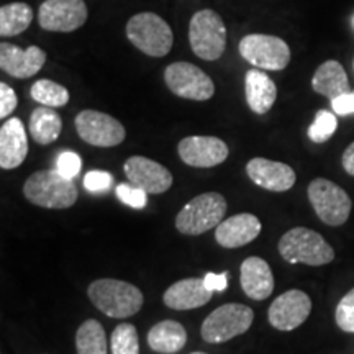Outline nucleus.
I'll return each mask as SVG.
<instances>
[{
    "label": "nucleus",
    "mask_w": 354,
    "mask_h": 354,
    "mask_svg": "<svg viewBox=\"0 0 354 354\" xmlns=\"http://www.w3.org/2000/svg\"><path fill=\"white\" fill-rule=\"evenodd\" d=\"M253 310L243 304H225L215 308L202 323L203 342L220 344L236 338L253 325Z\"/></svg>",
    "instance_id": "7"
},
{
    "label": "nucleus",
    "mask_w": 354,
    "mask_h": 354,
    "mask_svg": "<svg viewBox=\"0 0 354 354\" xmlns=\"http://www.w3.org/2000/svg\"><path fill=\"white\" fill-rule=\"evenodd\" d=\"M77 354H107L109 342L104 326L97 320H86L76 333Z\"/></svg>",
    "instance_id": "27"
},
{
    "label": "nucleus",
    "mask_w": 354,
    "mask_h": 354,
    "mask_svg": "<svg viewBox=\"0 0 354 354\" xmlns=\"http://www.w3.org/2000/svg\"><path fill=\"white\" fill-rule=\"evenodd\" d=\"M185 343H187V331L179 322L174 320L159 322L148 333L149 348L161 354L179 353Z\"/></svg>",
    "instance_id": "24"
},
{
    "label": "nucleus",
    "mask_w": 354,
    "mask_h": 354,
    "mask_svg": "<svg viewBox=\"0 0 354 354\" xmlns=\"http://www.w3.org/2000/svg\"><path fill=\"white\" fill-rule=\"evenodd\" d=\"M240 55L258 69L282 71L290 63V48L274 35H246L240 41Z\"/></svg>",
    "instance_id": "9"
},
{
    "label": "nucleus",
    "mask_w": 354,
    "mask_h": 354,
    "mask_svg": "<svg viewBox=\"0 0 354 354\" xmlns=\"http://www.w3.org/2000/svg\"><path fill=\"white\" fill-rule=\"evenodd\" d=\"M177 153L187 166L215 167L228 158V145L216 136H187L180 140Z\"/></svg>",
    "instance_id": "15"
},
{
    "label": "nucleus",
    "mask_w": 354,
    "mask_h": 354,
    "mask_svg": "<svg viewBox=\"0 0 354 354\" xmlns=\"http://www.w3.org/2000/svg\"><path fill=\"white\" fill-rule=\"evenodd\" d=\"M127 37L135 48L151 57H162L174 43L171 26L153 12L133 15L127 24Z\"/></svg>",
    "instance_id": "6"
},
{
    "label": "nucleus",
    "mask_w": 354,
    "mask_h": 354,
    "mask_svg": "<svg viewBox=\"0 0 354 354\" xmlns=\"http://www.w3.org/2000/svg\"><path fill=\"white\" fill-rule=\"evenodd\" d=\"M312 87L317 94L328 97L330 100L336 97L348 94L349 92V81L346 76V71L338 61L330 59L318 66L312 77Z\"/></svg>",
    "instance_id": "23"
},
{
    "label": "nucleus",
    "mask_w": 354,
    "mask_h": 354,
    "mask_svg": "<svg viewBox=\"0 0 354 354\" xmlns=\"http://www.w3.org/2000/svg\"><path fill=\"white\" fill-rule=\"evenodd\" d=\"M28 154V138L20 118H8L0 128V167L15 169Z\"/></svg>",
    "instance_id": "19"
},
{
    "label": "nucleus",
    "mask_w": 354,
    "mask_h": 354,
    "mask_svg": "<svg viewBox=\"0 0 354 354\" xmlns=\"http://www.w3.org/2000/svg\"><path fill=\"white\" fill-rule=\"evenodd\" d=\"M88 299L104 315L128 318L143 307V294L138 287L118 279H97L87 289Z\"/></svg>",
    "instance_id": "1"
},
{
    "label": "nucleus",
    "mask_w": 354,
    "mask_h": 354,
    "mask_svg": "<svg viewBox=\"0 0 354 354\" xmlns=\"http://www.w3.org/2000/svg\"><path fill=\"white\" fill-rule=\"evenodd\" d=\"M123 171L128 180L145 192L158 196L165 194L172 185L171 171L153 159L145 156H131L123 165Z\"/></svg>",
    "instance_id": "14"
},
{
    "label": "nucleus",
    "mask_w": 354,
    "mask_h": 354,
    "mask_svg": "<svg viewBox=\"0 0 354 354\" xmlns=\"http://www.w3.org/2000/svg\"><path fill=\"white\" fill-rule=\"evenodd\" d=\"M113 177L107 171H91L87 172L86 177H84V187H86L88 192H107V190L112 187Z\"/></svg>",
    "instance_id": "33"
},
{
    "label": "nucleus",
    "mask_w": 354,
    "mask_h": 354,
    "mask_svg": "<svg viewBox=\"0 0 354 354\" xmlns=\"http://www.w3.org/2000/svg\"><path fill=\"white\" fill-rule=\"evenodd\" d=\"M312 312V300L304 290L290 289L281 294L268 310L269 323L279 331L299 328Z\"/></svg>",
    "instance_id": "13"
},
{
    "label": "nucleus",
    "mask_w": 354,
    "mask_h": 354,
    "mask_svg": "<svg viewBox=\"0 0 354 354\" xmlns=\"http://www.w3.org/2000/svg\"><path fill=\"white\" fill-rule=\"evenodd\" d=\"M74 123L81 140L99 148H112L120 145L127 136L125 127L117 118L97 110H82L77 113Z\"/></svg>",
    "instance_id": "11"
},
{
    "label": "nucleus",
    "mask_w": 354,
    "mask_h": 354,
    "mask_svg": "<svg viewBox=\"0 0 354 354\" xmlns=\"http://www.w3.org/2000/svg\"><path fill=\"white\" fill-rule=\"evenodd\" d=\"M336 128H338V118H336V115L328 112V110H318L315 120L308 127V138L313 143L322 145L335 135Z\"/></svg>",
    "instance_id": "30"
},
{
    "label": "nucleus",
    "mask_w": 354,
    "mask_h": 354,
    "mask_svg": "<svg viewBox=\"0 0 354 354\" xmlns=\"http://www.w3.org/2000/svg\"><path fill=\"white\" fill-rule=\"evenodd\" d=\"M112 354H140L138 331L131 323H120L113 330L110 339Z\"/></svg>",
    "instance_id": "29"
},
{
    "label": "nucleus",
    "mask_w": 354,
    "mask_h": 354,
    "mask_svg": "<svg viewBox=\"0 0 354 354\" xmlns=\"http://www.w3.org/2000/svg\"><path fill=\"white\" fill-rule=\"evenodd\" d=\"M189 41L194 55L203 61H216L227 50V26L215 10L194 13L189 24Z\"/></svg>",
    "instance_id": "5"
},
{
    "label": "nucleus",
    "mask_w": 354,
    "mask_h": 354,
    "mask_svg": "<svg viewBox=\"0 0 354 354\" xmlns=\"http://www.w3.org/2000/svg\"><path fill=\"white\" fill-rule=\"evenodd\" d=\"M203 284L212 292H221L227 289L228 286V272H221V274H214L209 272L205 274L203 277Z\"/></svg>",
    "instance_id": "37"
},
{
    "label": "nucleus",
    "mask_w": 354,
    "mask_h": 354,
    "mask_svg": "<svg viewBox=\"0 0 354 354\" xmlns=\"http://www.w3.org/2000/svg\"><path fill=\"white\" fill-rule=\"evenodd\" d=\"M307 194L313 210L323 223L330 227H342L346 223L353 202L343 187L328 179L318 177L310 183Z\"/></svg>",
    "instance_id": "8"
},
{
    "label": "nucleus",
    "mask_w": 354,
    "mask_h": 354,
    "mask_svg": "<svg viewBox=\"0 0 354 354\" xmlns=\"http://www.w3.org/2000/svg\"><path fill=\"white\" fill-rule=\"evenodd\" d=\"M165 81L169 91L177 97L203 102L215 94L214 81L198 66L192 63H172L165 71Z\"/></svg>",
    "instance_id": "10"
},
{
    "label": "nucleus",
    "mask_w": 354,
    "mask_h": 354,
    "mask_svg": "<svg viewBox=\"0 0 354 354\" xmlns=\"http://www.w3.org/2000/svg\"><path fill=\"white\" fill-rule=\"evenodd\" d=\"M30 94H32L33 100H37L38 104L53 109L64 107L69 102L68 88L55 81H50V79H39V81L35 82Z\"/></svg>",
    "instance_id": "28"
},
{
    "label": "nucleus",
    "mask_w": 354,
    "mask_h": 354,
    "mask_svg": "<svg viewBox=\"0 0 354 354\" xmlns=\"http://www.w3.org/2000/svg\"><path fill=\"white\" fill-rule=\"evenodd\" d=\"M46 63V53L38 46L21 50L15 44L0 43V68L15 79H28L38 74Z\"/></svg>",
    "instance_id": "16"
},
{
    "label": "nucleus",
    "mask_w": 354,
    "mask_h": 354,
    "mask_svg": "<svg viewBox=\"0 0 354 354\" xmlns=\"http://www.w3.org/2000/svg\"><path fill=\"white\" fill-rule=\"evenodd\" d=\"M336 325L346 333H354V289L348 292L336 305L335 312Z\"/></svg>",
    "instance_id": "31"
},
{
    "label": "nucleus",
    "mask_w": 354,
    "mask_h": 354,
    "mask_svg": "<svg viewBox=\"0 0 354 354\" xmlns=\"http://www.w3.org/2000/svg\"><path fill=\"white\" fill-rule=\"evenodd\" d=\"M24 196L33 205L63 210L76 203L79 192L73 179L59 171H37L24 184Z\"/></svg>",
    "instance_id": "2"
},
{
    "label": "nucleus",
    "mask_w": 354,
    "mask_h": 354,
    "mask_svg": "<svg viewBox=\"0 0 354 354\" xmlns=\"http://www.w3.org/2000/svg\"><path fill=\"white\" fill-rule=\"evenodd\" d=\"M87 17L86 0H44L38 8V24L46 32H76Z\"/></svg>",
    "instance_id": "12"
},
{
    "label": "nucleus",
    "mask_w": 354,
    "mask_h": 354,
    "mask_svg": "<svg viewBox=\"0 0 354 354\" xmlns=\"http://www.w3.org/2000/svg\"><path fill=\"white\" fill-rule=\"evenodd\" d=\"M19 99L10 86L6 82L0 84V118H7L17 109Z\"/></svg>",
    "instance_id": "35"
},
{
    "label": "nucleus",
    "mask_w": 354,
    "mask_h": 354,
    "mask_svg": "<svg viewBox=\"0 0 354 354\" xmlns=\"http://www.w3.org/2000/svg\"><path fill=\"white\" fill-rule=\"evenodd\" d=\"M33 21V10L28 3L13 2L0 8V35L3 38L24 33Z\"/></svg>",
    "instance_id": "26"
},
{
    "label": "nucleus",
    "mask_w": 354,
    "mask_h": 354,
    "mask_svg": "<svg viewBox=\"0 0 354 354\" xmlns=\"http://www.w3.org/2000/svg\"><path fill=\"white\" fill-rule=\"evenodd\" d=\"M81 167H82V161L77 153L63 151L59 156H57L56 169L59 171L64 177H68V179H74V177L81 172Z\"/></svg>",
    "instance_id": "34"
},
{
    "label": "nucleus",
    "mask_w": 354,
    "mask_h": 354,
    "mask_svg": "<svg viewBox=\"0 0 354 354\" xmlns=\"http://www.w3.org/2000/svg\"><path fill=\"white\" fill-rule=\"evenodd\" d=\"M212 294L214 292L207 289L203 279L189 277L172 284L165 292L162 300H165V305L172 310H192L210 302Z\"/></svg>",
    "instance_id": "21"
},
{
    "label": "nucleus",
    "mask_w": 354,
    "mask_h": 354,
    "mask_svg": "<svg viewBox=\"0 0 354 354\" xmlns=\"http://www.w3.org/2000/svg\"><path fill=\"white\" fill-rule=\"evenodd\" d=\"M246 102L254 113L264 115L272 109L277 99V87L261 69H250L245 77Z\"/></svg>",
    "instance_id": "22"
},
{
    "label": "nucleus",
    "mask_w": 354,
    "mask_h": 354,
    "mask_svg": "<svg viewBox=\"0 0 354 354\" xmlns=\"http://www.w3.org/2000/svg\"><path fill=\"white\" fill-rule=\"evenodd\" d=\"M261 221L253 214H238L223 220L215 228V240L220 246L234 250L250 245L261 233Z\"/></svg>",
    "instance_id": "18"
},
{
    "label": "nucleus",
    "mask_w": 354,
    "mask_h": 354,
    "mask_svg": "<svg viewBox=\"0 0 354 354\" xmlns=\"http://www.w3.org/2000/svg\"><path fill=\"white\" fill-rule=\"evenodd\" d=\"M192 354H207V353H201V351H196V353H192Z\"/></svg>",
    "instance_id": "39"
},
{
    "label": "nucleus",
    "mask_w": 354,
    "mask_h": 354,
    "mask_svg": "<svg viewBox=\"0 0 354 354\" xmlns=\"http://www.w3.org/2000/svg\"><path fill=\"white\" fill-rule=\"evenodd\" d=\"M227 201L218 192H205L185 203L176 216L177 232L197 236L218 227L227 214Z\"/></svg>",
    "instance_id": "4"
},
{
    "label": "nucleus",
    "mask_w": 354,
    "mask_h": 354,
    "mask_svg": "<svg viewBox=\"0 0 354 354\" xmlns=\"http://www.w3.org/2000/svg\"><path fill=\"white\" fill-rule=\"evenodd\" d=\"M331 109L339 117H346V115L354 113V92H348L336 99L331 100Z\"/></svg>",
    "instance_id": "36"
},
{
    "label": "nucleus",
    "mask_w": 354,
    "mask_h": 354,
    "mask_svg": "<svg viewBox=\"0 0 354 354\" xmlns=\"http://www.w3.org/2000/svg\"><path fill=\"white\" fill-rule=\"evenodd\" d=\"M28 128L30 135L38 145H51L59 138L61 130H63V120L55 109L41 105L30 115Z\"/></svg>",
    "instance_id": "25"
},
{
    "label": "nucleus",
    "mask_w": 354,
    "mask_h": 354,
    "mask_svg": "<svg viewBox=\"0 0 354 354\" xmlns=\"http://www.w3.org/2000/svg\"><path fill=\"white\" fill-rule=\"evenodd\" d=\"M246 174L258 187L271 192H286L294 187L297 180V174L289 165L266 158L250 159L246 165Z\"/></svg>",
    "instance_id": "17"
},
{
    "label": "nucleus",
    "mask_w": 354,
    "mask_h": 354,
    "mask_svg": "<svg viewBox=\"0 0 354 354\" xmlns=\"http://www.w3.org/2000/svg\"><path fill=\"white\" fill-rule=\"evenodd\" d=\"M243 292L253 300H266L274 290V276L269 264L258 256H250L241 264Z\"/></svg>",
    "instance_id": "20"
},
{
    "label": "nucleus",
    "mask_w": 354,
    "mask_h": 354,
    "mask_svg": "<svg viewBox=\"0 0 354 354\" xmlns=\"http://www.w3.org/2000/svg\"><path fill=\"white\" fill-rule=\"evenodd\" d=\"M342 165H343V169L346 171L349 176H354V141L348 146L346 149H344Z\"/></svg>",
    "instance_id": "38"
},
{
    "label": "nucleus",
    "mask_w": 354,
    "mask_h": 354,
    "mask_svg": "<svg viewBox=\"0 0 354 354\" xmlns=\"http://www.w3.org/2000/svg\"><path fill=\"white\" fill-rule=\"evenodd\" d=\"M279 253L289 264L325 266L335 259V250L320 233L305 227H295L282 234L279 240Z\"/></svg>",
    "instance_id": "3"
},
{
    "label": "nucleus",
    "mask_w": 354,
    "mask_h": 354,
    "mask_svg": "<svg viewBox=\"0 0 354 354\" xmlns=\"http://www.w3.org/2000/svg\"><path fill=\"white\" fill-rule=\"evenodd\" d=\"M117 197L125 203V205L131 207V209L141 210L145 209L146 203H148V192H145L143 189L136 187V185L130 184H120L117 187Z\"/></svg>",
    "instance_id": "32"
}]
</instances>
